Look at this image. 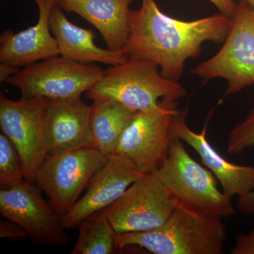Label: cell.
Masks as SVG:
<instances>
[{
    "instance_id": "17",
    "label": "cell",
    "mask_w": 254,
    "mask_h": 254,
    "mask_svg": "<svg viewBox=\"0 0 254 254\" xmlns=\"http://www.w3.org/2000/svg\"><path fill=\"white\" fill-rule=\"evenodd\" d=\"M59 5H55L50 16V26L58 42L59 55L66 59L84 64L96 63L110 66L128 60L125 50L103 49L95 44V34L68 21Z\"/></svg>"
},
{
    "instance_id": "20",
    "label": "cell",
    "mask_w": 254,
    "mask_h": 254,
    "mask_svg": "<svg viewBox=\"0 0 254 254\" xmlns=\"http://www.w3.org/2000/svg\"><path fill=\"white\" fill-rule=\"evenodd\" d=\"M26 181L19 153L4 133L0 134V186L6 190Z\"/></svg>"
},
{
    "instance_id": "13",
    "label": "cell",
    "mask_w": 254,
    "mask_h": 254,
    "mask_svg": "<svg viewBox=\"0 0 254 254\" xmlns=\"http://www.w3.org/2000/svg\"><path fill=\"white\" fill-rule=\"evenodd\" d=\"M187 108L177 109L170 124L172 136L181 139L198 153L202 163L210 170L220 183L225 194L233 198L247 194L254 189V167L232 163L222 157L209 143L207 138L209 114L203 129L199 133L190 129L187 123Z\"/></svg>"
},
{
    "instance_id": "19",
    "label": "cell",
    "mask_w": 254,
    "mask_h": 254,
    "mask_svg": "<svg viewBox=\"0 0 254 254\" xmlns=\"http://www.w3.org/2000/svg\"><path fill=\"white\" fill-rule=\"evenodd\" d=\"M79 236L71 254H113L117 232L103 212L93 214L80 224Z\"/></svg>"
},
{
    "instance_id": "25",
    "label": "cell",
    "mask_w": 254,
    "mask_h": 254,
    "mask_svg": "<svg viewBox=\"0 0 254 254\" xmlns=\"http://www.w3.org/2000/svg\"><path fill=\"white\" fill-rule=\"evenodd\" d=\"M210 2L215 5L217 9L222 14L226 15L230 17H233L236 12L238 3L235 0H208Z\"/></svg>"
},
{
    "instance_id": "6",
    "label": "cell",
    "mask_w": 254,
    "mask_h": 254,
    "mask_svg": "<svg viewBox=\"0 0 254 254\" xmlns=\"http://www.w3.org/2000/svg\"><path fill=\"white\" fill-rule=\"evenodd\" d=\"M107 158L94 146L48 155L37 172L35 184L63 218L79 200Z\"/></svg>"
},
{
    "instance_id": "22",
    "label": "cell",
    "mask_w": 254,
    "mask_h": 254,
    "mask_svg": "<svg viewBox=\"0 0 254 254\" xmlns=\"http://www.w3.org/2000/svg\"><path fill=\"white\" fill-rule=\"evenodd\" d=\"M28 236V234L17 222L4 220L0 221V237L12 241H21Z\"/></svg>"
},
{
    "instance_id": "15",
    "label": "cell",
    "mask_w": 254,
    "mask_h": 254,
    "mask_svg": "<svg viewBox=\"0 0 254 254\" xmlns=\"http://www.w3.org/2000/svg\"><path fill=\"white\" fill-rule=\"evenodd\" d=\"M39 16L34 26L18 33L6 30L0 36V63L26 67L59 55L58 42L50 29L52 9L59 0H34Z\"/></svg>"
},
{
    "instance_id": "5",
    "label": "cell",
    "mask_w": 254,
    "mask_h": 254,
    "mask_svg": "<svg viewBox=\"0 0 254 254\" xmlns=\"http://www.w3.org/2000/svg\"><path fill=\"white\" fill-rule=\"evenodd\" d=\"M232 18L231 28L221 49L190 71L204 81L226 80V95L254 84V11L240 0Z\"/></svg>"
},
{
    "instance_id": "9",
    "label": "cell",
    "mask_w": 254,
    "mask_h": 254,
    "mask_svg": "<svg viewBox=\"0 0 254 254\" xmlns=\"http://www.w3.org/2000/svg\"><path fill=\"white\" fill-rule=\"evenodd\" d=\"M178 102L163 100L158 109L136 112L120 136L113 154L125 157L143 174L158 172L169 154L170 124Z\"/></svg>"
},
{
    "instance_id": "8",
    "label": "cell",
    "mask_w": 254,
    "mask_h": 254,
    "mask_svg": "<svg viewBox=\"0 0 254 254\" xmlns=\"http://www.w3.org/2000/svg\"><path fill=\"white\" fill-rule=\"evenodd\" d=\"M178 204L158 173L144 174L102 212L117 233L145 232L163 225Z\"/></svg>"
},
{
    "instance_id": "21",
    "label": "cell",
    "mask_w": 254,
    "mask_h": 254,
    "mask_svg": "<svg viewBox=\"0 0 254 254\" xmlns=\"http://www.w3.org/2000/svg\"><path fill=\"white\" fill-rule=\"evenodd\" d=\"M254 147V105L247 117L230 132L227 142V153L241 155Z\"/></svg>"
},
{
    "instance_id": "11",
    "label": "cell",
    "mask_w": 254,
    "mask_h": 254,
    "mask_svg": "<svg viewBox=\"0 0 254 254\" xmlns=\"http://www.w3.org/2000/svg\"><path fill=\"white\" fill-rule=\"evenodd\" d=\"M35 184L24 181L0 190V213L17 222L36 243L45 247L66 245L68 236L61 216Z\"/></svg>"
},
{
    "instance_id": "23",
    "label": "cell",
    "mask_w": 254,
    "mask_h": 254,
    "mask_svg": "<svg viewBox=\"0 0 254 254\" xmlns=\"http://www.w3.org/2000/svg\"><path fill=\"white\" fill-rule=\"evenodd\" d=\"M232 254H254V228L247 234H240L235 238Z\"/></svg>"
},
{
    "instance_id": "7",
    "label": "cell",
    "mask_w": 254,
    "mask_h": 254,
    "mask_svg": "<svg viewBox=\"0 0 254 254\" xmlns=\"http://www.w3.org/2000/svg\"><path fill=\"white\" fill-rule=\"evenodd\" d=\"M104 71L98 65L58 55L18 70L6 82L16 87L24 98H76L95 86Z\"/></svg>"
},
{
    "instance_id": "1",
    "label": "cell",
    "mask_w": 254,
    "mask_h": 254,
    "mask_svg": "<svg viewBox=\"0 0 254 254\" xmlns=\"http://www.w3.org/2000/svg\"><path fill=\"white\" fill-rule=\"evenodd\" d=\"M232 24V18L221 13L181 21L164 14L154 0H141V8L132 10L124 50L128 60L153 62L163 76L179 81L187 60L199 56L205 42L224 43Z\"/></svg>"
},
{
    "instance_id": "3",
    "label": "cell",
    "mask_w": 254,
    "mask_h": 254,
    "mask_svg": "<svg viewBox=\"0 0 254 254\" xmlns=\"http://www.w3.org/2000/svg\"><path fill=\"white\" fill-rule=\"evenodd\" d=\"M159 66L148 60H128L105 70L95 86L86 92L93 101L113 100L138 112L158 109L163 100L178 102L187 91L179 81L169 79Z\"/></svg>"
},
{
    "instance_id": "26",
    "label": "cell",
    "mask_w": 254,
    "mask_h": 254,
    "mask_svg": "<svg viewBox=\"0 0 254 254\" xmlns=\"http://www.w3.org/2000/svg\"><path fill=\"white\" fill-rule=\"evenodd\" d=\"M18 70H19L18 68L10 66L6 64H0V81L6 82L10 76L17 72Z\"/></svg>"
},
{
    "instance_id": "10",
    "label": "cell",
    "mask_w": 254,
    "mask_h": 254,
    "mask_svg": "<svg viewBox=\"0 0 254 254\" xmlns=\"http://www.w3.org/2000/svg\"><path fill=\"white\" fill-rule=\"evenodd\" d=\"M47 98L8 99L0 96V127L19 153L25 180L35 184L38 169L48 156L45 124Z\"/></svg>"
},
{
    "instance_id": "24",
    "label": "cell",
    "mask_w": 254,
    "mask_h": 254,
    "mask_svg": "<svg viewBox=\"0 0 254 254\" xmlns=\"http://www.w3.org/2000/svg\"><path fill=\"white\" fill-rule=\"evenodd\" d=\"M237 210L245 215H254V189L247 194L238 197Z\"/></svg>"
},
{
    "instance_id": "27",
    "label": "cell",
    "mask_w": 254,
    "mask_h": 254,
    "mask_svg": "<svg viewBox=\"0 0 254 254\" xmlns=\"http://www.w3.org/2000/svg\"><path fill=\"white\" fill-rule=\"evenodd\" d=\"M242 1L247 3V4H248L249 6H250V7L254 11V0H242Z\"/></svg>"
},
{
    "instance_id": "2",
    "label": "cell",
    "mask_w": 254,
    "mask_h": 254,
    "mask_svg": "<svg viewBox=\"0 0 254 254\" xmlns=\"http://www.w3.org/2000/svg\"><path fill=\"white\" fill-rule=\"evenodd\" d=\"M227 230L222 218L179 203L166 222L154 230L117 233V248L138 247L154 254H222Z\"/></svg>"
},
{
    "instance_id": "12",
    "label": "cell",
    "mask_w": 254,
    "mask_h": 254,
    "mask_svg": "<svg viewBox=\"0 0 254 254\" xmlns=\"http://www.w3.org/2000/svg\"><path fill=\"white\" fill-rule=\"evenodd\" d=\"M143 175L125 157L110 155L92 179L86 193L62 218L63 226L66 230L78 227L84 219L115 203Z\"/></svg>"
},
{
    "instance_id": "16",
    "label": "cell",
    "mask_w": 254,
    "mask_h": 254,
    "mask_svg": "<svg viewBox=\"0 0 254 254\" xmlns=\"http://www.w3.org/2000/svg\"><path fill=\"white\" fill-rule=\"evenodd\" d=\"M134 0H59L58 5L68 12L79 15L100 32L108 49L123 50L128 41Z\"/></svg>"
},
{
    "instance_id": "18",
    "label": "cell",
    "mask_w": 254,
    "mask_h": 254,
    "mask_svg": "<svg viewBox=\"0 0 254 254\" xmlns=\"http://www.w3.org/2000/svg\"><path fill=\"white\" fill-rule=\"evenodd\" d=\"M91 112V131L95 148L105 156L113 155L120 136L136 111L113 101H93Z\"/></svg>"
},
{
    "instance_id": "4",
    "label": "cell",
    "mask_w": 254,
    "mask_h": 254,
    "mask_svg": "<svg viewBox=\"0 0 254 254\" xmlns=\"http://www.w3.org/2000/svg\"><path fill=\"white\" fill-rule=\"evenodd\" d=\"M157 173L187 208L221 218L236 215L232 198L219 190L213 174L190 157L180 138L172 136L168 158Z\"/></svg>"
},
{
    "instance_id": "14",
    "label": "cell",
    "mask_w": 254,
    "mask_h": 254,
    "mask_svg": "<svg viewBox=\"0 0 254 254\" xmlns=\"http://www.w3.org/2000/svg\"><path fill=\"white\" fill-rule=\"evenodd\" d=\"M91 112L92 106L81 97L47 98L45 137L48 155L94 146Z\"/></svg>"
}]
</instances>
